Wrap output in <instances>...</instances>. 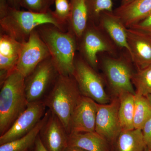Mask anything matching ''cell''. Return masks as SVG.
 <instances>
[{
	"instance_id": "obj_5",
	"label": "cell",
	"mask_w": 151,
	"mask_h": 151,
	"mask_svg": "<svg viewBox=\"0 0 151 151\" xmlns=\"http://www.w3.org/2000/svg\"><path fill=\"white\" fill-rule=\"evenodd\" d=\"M72 76L81 95L89 97L97 103L108 104L112 99L105 89L102 77L83 58H76Z\"/></svg>"
},
{
	"instance_id": "obj_20",
	"label": "cell",
	"mask_w": 151,
	"mask_h": 151,
	"mask_svg": "<svg viewBox=\"0 0 151 151\" xmlns=\"http://www.w3.org/2000/svg\"><path fill=\"white\" fill-rule=\"evenodd\" d=\"M111 151H146L142 130L122 131L111 146Z\"/></svg>"
},
{
	"instance_id": "obj_25",
	"label": "cell",
	"mask_w": 151,
	"mask_h": 151,
	"mask_svg": "<svg viewBox=\"0 0 151 151\" xmlns=\"http://www.w3.org/2000/svg\"><path fill=\"white\" fill-rule=\"evenodd\" d=\"M89 21L98 20L104 12H113L112 0H86Z\"/></svg>"
},
{
	"instance_id": "obj_30",
	"label": "cell",
	"mask_w": 151,
	"mask_h": 151,
	"mask_svg": "<svg viewBox=\"0 0 151 151\" xmlns=\"http://www.w3.org/2000/svg\"><path fill=\"white\" fill-rule=\"evenodd\" d=\"M9 7L8 0H0V19L7 15Z\"/></svg>"
},
{
	"instance_id": "obj_7",
	"label": "cell",
	"mask_w": 151,
	"mask_h": 151,
	"mask_svg": "<svg viewBox=\"0 0 151 151\" xmlns=\"http://www.w3.org/2000/svg\"><path fill=\"white\" fill-rule=\"evenodd\" d=\"M102 67L113 97H118L125 92L135 94L132 81L134 73L127 60L123 58H106L103 59Z\"/></svg>"
},
{
	"instance_id": "obj_34",
	"label": "cell",
	"mask_w": 151,
	"mask_h": 151,
	"mask_svg": "<svg viewBox=\"0 0 151 151\" xmlns=\"http://www.w3.org/2000/svg\"><path fill=\"white\" fill-rule=\"evenodd\" d=\"M133 1L134 0H122V4H127V3Z\"/></svg>"
},
{
	"instance_id": "obj_10",
	"label": "cell",
	"mask_w": 151,
	"mask_h": 151,
	"mask_svg": "<svg viewBox=\"0 0 151 151\" xmlns=\"http://www.w3.org/2000/svg\"><path fill=\"white\" fill-rule=\"evenodd\" d=\"M49 57L48 48L36 29L28 39L23 42L16 68L26 78L41 62Z\"/></svg>"
},
{
	"instance_id": "obj_16",
	"label": "cell",
	"mask_w": 151,
	"mask_h": 151,
	"mask_svg": "<svg viewBox=\"0 0 151 151\" xmlns=\"http://www.w3.org/2000/svg\"><path fill=\"white\" fill-rule=\"evenodd\" d=\"M100 27L117 46L124 48L129 55L130 49L127 40V28L113 12H104L99 19Z\"/></svg>"
},
{
	"instance_id": "obj_15",
	"label": "cell",
	"mask_w": 151,
	"mask_h": 151,
	"mask_svg": "<svg viewBox=\"0 0 151 151\" xmlns=\"http://www.w3.org/2000/svg\"><path fill=\"white\" fill-rule=\"evenodd\" d=\"M113 12L129 28L151 14V0H134L122 4Z\"/></svg>"
},
{
	"instance_id": "obj_9",
	"label": "cell",
	"mask_w": 151,
	"mask_h": 151,
	"mask_svg": "<svg viewBox=\"0 0 151 151\" xmlns=\"http://www.w3.org/2000/svg\"><path fill=\"white\" fill-rule=\"evenodd\" d=\"M46 108L43 100L29 103L10 128L0 136V145L27 134L42 119Z\"/></svg>"
},
{
	"instance_id": "obj_35",
	"label": "cell",
	"mask_w": 151,
	"mask_h": 151,
	"mask_svg": "<svg viewBox=\"0 0 151 151\" xmlns=\"http://www.w3.org/2000/svg\"><path fill=\"white\" fill-rule=\"evenodd\" d=\"M146 97H147V99L148 100L149 103H150L151 105V94H149V95Z\"/></svg>"
},
{
	"instance_id": "obj_12",
	"label": "cell",
	"mask_w": 151,
	"mask_h": 151,
	"mask_svg": "<svg viewBox=\"0 0 151 151\" xmlns=\"http://www.w3.org/2000/svg\"><path fill=\"white\" fill-rule=\"evenodd\" d=\"M97 103L81 95L72 115L70 133L95 132Z\"/></svg>"
},
{
	"instance_id": "obj_21",
	"label": "cell",
	"mask_w": 151,
	"mask_h": 151,
	"mask_svg": "<svg viewBox=\"0 0 151 151\" xmlns=\"http://www.w3.org/2000/svg\"><path fill=\"white\" fill-rule=\"evenodd\" d=\"M50 111L45 113L42 119L31 132L16 140L0 145V151H27L31 150L38 136L41 129L48 119Z\"/></svg>"
},
{
	"instance_id": "obj_13",
	"label": "cell",
	"mask_w": 151,
	"mask_h": 151,
	"mask_svg": "<svg viewBox=\"0 0 151 151\" xmlns=\"http://www.w3.org/2000/svg\"><path fill=\"white\" fill-rule=\"evenodd\" d=\"M68 135L59 119L50 111L39 137L47 151H64L68 146Z\"/></svg>"
},
{
	"instance_id": "obj_29",
	"label": "cell",
	"mask_w": 151,
	"mask_h": 151,
	"mask_svg": "<svg viewBox=\"0 0 151 151\" xmlns=\"http://www.w3.org/2000/svg\"><path fill=\"white\" fill-rule=\"evenodd\" d=\"M142 131L147 148L151 149V117L145 124Z\"/></svg>"
},
{
	"instance_id": "obj_27",
	"label": "cell",
	"mask_w": 151,
	"mask_h": 151,
	"mask_svg": "<svg viewBox=\"0 0 151 151\" xmlns=\"http://www.w3.org/2000/svg\"><path fill=\"white\" fill-rule=\"evenodd\" d=\"M55 16L62 24L68 22L70 14V3L68 0H55Z\"/></svg>"
},
{
	"instance_id": "obj_1",
	"label": "cell",
	"mask_w": 151,
	"mask_h": 151,
	"mask_svg": "<svg viewBox=\"0 0 151 151\" xmlns=\"http://www.w3.org/2000/svg\"><path fill=\"white\" fill-rule=\"evenodd\" d=\"M37 29L59 74L72 76L77 47L76 37L52 24L40 26Z\"/></svg>"
},
{
	"instance_id": "obj_2",
	"label": "cell",
	"mask_w": 151,
	"mask_h": 151,
	"mask_svg": "<svg viewBox=\"0 0 151 151\" xmlns=\"http://www.w3.org/2000/svg\"><path fill=\"white\" fill-rule=\"evenodd\" d=\"M25 80V77L15 68L1 85L0 136L10 128L27 107Z\"/></svg>"
},
{
	"instance_id": "obj_18",
	"label": "cell",
	"mask_w": 151,
	"mask_h": 151,
	"mask_svg": "<svg viewBox=\"0 0 151 151\" xmlns=\"http://www.w3.org/2000/svg\"><path fill=\"white\" fill-rule=\"evenodd\" d=\"M68 145L78 147L87 151H111V145L96 132L70 133Z\"/></svg>"
},
{
	"instance_id": "obj_8",
	"label": "cell",
	"mask_w": 151,
	"mask_h": 151,
	"mask_svg": "<svg viewBox=\"0 0 151 151\" xmlns=\"http://www.w3.org/2000/svg\"><path fill=\"white\" fill-rule=\"evenodd\" d=\"M88 25L81 37L79 50L83 59L96 70L98 66L97 55L101 52L113 54L115 52V45L110 38L105 34L101 28L97 27L94 23Z\"/></svg>"
},
{
	"instance_id": "obj_23",
	"label": "cell",
	"mask_w": 151,
	"mask_h": 151,
	"mask_svg": "<svg viewBox=\"0 0 151 151\" xmlns=\"http://www.w3.org/2000/svg\"><path fill=\"white\" fill-rule=\"evenodd\" d=\"M151 117V105L147 97L135 94L134 126L135 129H142Z\"/></svg>"
},
{
	"instance_id": "obj_28",
	"label": "cell",
	"mask_w": 151,
	"mask_h": 151,
	"mask_svg": "<svg viewBox=\"0 0 151 151\" xmlns=\"http://www.w3.org/2000/svg\"><path fill=\"white\" fill-rule=\"evenodd\" d=\"M129 28L137 30L151 37V14Z\"/></svg>"
},
{
	"instance_id": "obj_31",
	"label": "cell",
	"mask_w": 151,
	"mask_h": 151,
	"mask_svg": "<svg viewBox=\"0 0 151 151\" xmlns=\"http://www.w3.org/2000/svg\"><path fill=\"white\" fill-rule=\"evenodd\" d=\"M31 151H47L41 141L39 135Z\"/></svg>"
},
{
	"instance_id": "obj_14",
	"label": "cell",
	"mask_w": 151,
	"mask_h": 151,
	"mask_svg": "<svg viewBox=\"0 0 151 151\" xmlns=\"http://www.w3.org/2000/svg\"><path fill=\"white\" fill-rule=\"evenodd\" d=\"M129 56L138 69L151 65V37L132 28H127Z\"/></svg>"
},
{
	"instance_id": "obj_36",
	"label": "cell",
	"mask_w": 151,
	"mask_h": 151,
	"mask_svg": "<svg viewBox=\"0 0 151 151\" xmlns=\"http://www.w3.org/2000/svg\"><path fill=\"white\" fill-rule=\"evenodd\" d=\"M146 151H151V149H148L147 148V150Z\"/></svg>"
},
{
	"instance_id": "obj_22",
	"label": "cell",
	"mask_w": 151,
	"mask_h": 151,
	"mask_svg": "<svg viewBox=\"0 0 151 151\" xmlns=\"http://www.w3.org/2000/svg\"><path fill=\"white\" fill-rule=\"evenodd\" d=\"M118 97L119 118L122 131L134 129L135 94L125 92L119 95Z\"/></svg>"
},
{
	"instance_id": "obj_3",
	"label": "cell",
	"mask_w": 151,
	"mask_h": 151,
	"mask_svg": "<svg viewBox=\"0 0 151 151\" xmlns=\"http://www.w3.org/2000/svg\"><path fill=\"white\" fill-rule=\"evenodd\" d=\"M81 95L72 76L59 74L43 100L46 107L62 123L68 134L73 111Z\"/></svg>"
},
{
	"instance_id": "obj_11",
	"label": "cell",
	"mask_w": 151,
	"mask_h": 151,
	"mask_svg": "<svg viewBox=\"0 0 151 151\" xmlns=\"http://www.w3.org/2000/svg\"><path fill=\"white\" fill-rule=\"evenodd\" d=\"M119 100L113 97L108 104L97 103L95 132L105 139L111 145L122 132L119 120Z\"/></svg>"
},
{
	"instance_id": "obj_37",
	"label": "cell",
	"mask_w": 151,
	"mask_h": 151,
	"mask_svg": "<svg viewBox=\"0 0 151 151\" xmlns=\"http://www.w3.org/2000/svg\"><path fill=\"white\" fill-rule=\"evenodd\" d=\"M32 149H31V150H32ZM31 150H28V151H31Z\"/></svg>"
},
{
	"instance_id": "obj_4",
	"label": "cell",
	"mask_w": 151,
	"mask_h": 151,
	"mask_svg": "<svg viewBox=\"0 0 151 151\" xmlns=\"http://www.w3.org/2000/svg\"><path fill=\"white\" fill-rule=\"evenodd\" d=\"M45 24L53 25L62 30L63 29V25L50 11L42 13L10 7L7 15L0 19L1 29L4 33L21 43L26 41L37 28Z\"/></svg>"
},
{
	"instance_id": "obj_33",
	"label": "cell",
	"mask_w": 151,
	"mask_h": 151,
	"mask_svg": "<svg viewBox=\"0 0 151 151\" xmlns=\"http://www.w3.org/2000/svg\"><path fill=\"white\" fill-rule=\"evenodd\" d=\"M64 151H87L78 147H73V146H68Z\"/></svg>"
},
{
	"instance_id": "obj_17",
	"label": "cell",
	"mask_w": 151,
	"mask_h": 151,
	"mask_svg": "<svg viewBox=\"0 0 151 151\" xmlns=\"http://www.w3.org/2000/svg\"><path fill=\"white\" fill-rule=\"evenodd\" d=\"M22 43L6 34L0 37V70L9 73L15 68Z\"/></svg>"
},
{
	"instance_id": "obj_32",
	"label": "cell",
	"mask_w": 151,
	"mask_h": 151,
	"mask_svg": "<svg viewBox=\"0 0 151 151\" xmlns=\"http://www.w3.org/2000/svg\"><path fill=\"white\" fill-rule=\"evenodd\" d=\"M9 6L12 8L19 9L20 6V0H8Z\"/></svg>"
},
{
	"instance_id": "obj_26",
	"label": "cell",
	"mask_w": 151,
	"mask_h": 151,
	"mask_svg": "<svg viewBox=\"0 0 151 151\" xmlns=\"http://www.w3.org/2000/svg\"><path fill=\"white\" fill-rule=\"evenodd\" d=\"M55 0H20V6L27 11L37 13H47Z\"/></svg>"
},
{
	"instance_id": "obj_6",
	"label": "cell",
	"mask_w": 151,
	"mask_h": 151,
	"mask_svg": "<svg viewBox=\"0 0 151 151\" xmlns=\"http://www.w3.org/2000/svg\"><path fill=\"white\" fill-rule=\"evenodd\" d=\"M58 75L50 57L41 62L25 78V91L28 102L42 101Z\"/></svg>"
},
{
	"instance_id": "obj_24",
	"label": "cell",
	"mask_w": 151,
	"mask_h": 151,
	"mask_svg": "<svg viewBox=\"0 0 151 151\" xmlns=\"http://www.w3.org/2000/svg\"><path fill=\"white\" fill-rule=\"evenodd\" d=\"M132 83L136 88L135 94L147 97L151 93V65L138 69L134 73Z\"/></svg>"
},
{
	"instance_id": "obj_19",
	"label": "cell",
	"mask_w": 151,
	"mask_h": 151,
	"mask_svg": "<svg viewBox=\"0 0 151 151\" xmlns=\"http://www.w3.org/2000/svg\"><path fill=\"white\" fill-rule=\"evenodd\" d=\"M70 14L68 21L69 32L79 40L89 23L86 0H70Z\"/></svg>"
}]
</instances>
